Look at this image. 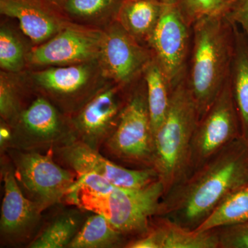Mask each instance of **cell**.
<instances>
[{
  "mask_svg": "<svg viewBox=\"0 0 248 248\" xmlns=\"http://www.w3.org/2000/svg\"><path fill=\"white\" fill-rule=\"evenodd\" d=\"M248 181V142L240 137L166 194L159 217L195 230Z\"/></svg>",
  "mask_w": 248,
  "mask_h": 248,
  "instance_id": "cell-1",
  "label": "cell"
},
{
  "mask_svg": "<svg viewBox=\"0 0 248 248\" xmlns=\"http://www.w3.org/2000/svg\"><path fill=\"white\" fill-rule=\"evenodd\" d=\"M192 25L193 49L187 83L201 118L229 79L234 40L225 16L202 17Z\"/></svg>",
  "mask_w": 248,
  "mask_h": 248,
  "instance_id": "cell-2",
  "label": "cell"
},
{
  "mask_svg": "<svg viewBox=\"0 0 248 248\" xmlns=\"http://www.w3.org/2000/svg\"><path fill=\"white\" fill-rule=\"evenodd\" d=\"M200 118L183 77L171 89L169 110L154 135L152 168L164 184L165 195L187 177L191 143Z\"/></svg>",
  "mask_w": 248,
  "mask_h": 248,
  "instance_id": "cell-3",
  "label": "cell"
},
{
  "mask_svg": "<svg viewBox=\"0 0 248 248\" xmlns=\"http://www.w3.org/2000/svg\"><path fill=\"white\" fill-rule=\"evenodd\" d=\"M164 196V184L156 179L137 188L116 187L108 194L73 187L66 197L68 203L105 217L121 234L143 235L161 214Z\"/></svg>",
  "mask_w": 248,
  "mask_h": 248,
  "instance_id": "cell-4",
  "label": "cell"
},
{
  "mask_svg": "<svg viewBox=\"0 0 248 248\" xmlns=\"http://www.w3.org/2000/svg\"><path fill=\"white\" fill-rule=\"evenodd\" d=\"M240 137L239 115L229 78L196 127L191 143L187 177Z\"/></svg>",
  "mask_w": 248,
  "mask_h": 248,
  "instance_id": "cell-5",
  "label": "cell"
},
{
  "mask_svg": "<svg viewBox=\"0 0 248 248\" xmlns=\"http://www.w3.org/2000/svg\"><path fill=\"white\" fill-rule=\"evenodd\" d=\"M12 158L19 187L43 210L61 200L76 184L73 173L58 166L50 155L19 151Z\"/></svg>",
  "mask_w": 248,
  "mask_h": 248,
  "instance_id": "cell-6",
  "label": "cell"
},
{
  "mask_svg": "<svg viewBox=\"0 0 248 248\" xmlns=\"http://www.w3.org/2000/svg\"><path fill=\"white\" fill-rule=\"evenodd\" d=\"M108 148L120 159L153 165L154 134L146 91L134 93L121 111L118 122L109 136Z\"/></svg>",
  "mask_w": 248,
  "mask_h": 248,
  "instance_id": "cell-7",
  "label": "cell"
},
{
  "mask_svg": "<svg viewBox=\"0 0 248 248\" xmlns=\"http://www.w3.org/2000/svg\"><path fill=\"white\" fill-rule=\"evenodd\" d=\"M160 1L159 21L148 42L172 88L184 77L190 25L182 14L177 0Z\"/></svg>",
  "mask_w": 248,
  "mask_h": 248,
  "instance_id": "cell-8",
  "label": "cell"
},
{
  "mask_svg": "<svg viewBox=\"0 0 248 248\" xmlns=\"http://www.w3.org/2000/svg\"><path fill=\"white\" fill-rule=\"evenodd\" d=\"M104 32L78 26H67L27 54L35 66H68L99 59Z\"/></svg>",
  "mask_w": 248,
  "mask_h": 248,
  "instance_id": "cell-9",
  "label": "cell"
},
{
  "mask_svg": "<svg viewBox=\"0 0 248 248\" xmlns=\"http://www.w3.org/2000/svg\"><path fill=\"white\" fill-rule=\"evenodd\" d=\"M152 59L148 50L118 22L104 32L99 60L104 73L119 84L133 81Z\"/></svg>",
  "mask_w": 248,
  "mask_h": 248,
  "instance_id": "cell-10",
  "label": "cell"
},
{
  "mask_svg": "<svg viewBox=\"0 0 248 248\" xmlns=\"http://www.w3.org/2000/svg\"><path fill=\"white\" fill-rule=\"evenodd\" d=\"M60 156L79 175L93 172L105 178L117 187L137 188L159 179L153 168L127 169L102 156L97 150L82 141L65 145L60 149Z\"/></svg>",
  "mask_w": 248,
  "mask_h": 248,
  "instance_id": "cell-11",
  "label": "cell"
},
{
  "mask_svg": "<svg viewBox=\"0 0 248 248\" xmlns=\"http://www.w3.org/2000/svg\"><path fill=\"white\" fill-rule=\"evenodd\" d=\"M14 125V140L24 149L48 146L64 137L61 117L44 97L37 98L22 110Z\"/></svg>",
  "mask_w": 248,
  "mask_h": 248,
  "instance_id": "cell-12",
  "label": "cell"
},
{
  "mask_svg": "<svg viewBox=\"0 0 248 248\" xmlns=\"http://www.w3.org/2000/svg\"><path fill=\"white\" fill-rule=\"evenodd\" d=\"M43 209L24 195L15 173L4 172V198L1 205V233L12 241L25 239L40 218Z\"/></svg>",
  "mask_w": 248,
  "mask_h": 248,
  "instance_id": "cell-13",
  "label": "cell"
},
{
  "mask_svg": "<svg viewBox=\"0 0 248 248\" xmlns=\"http://www.w3.org/2000/svg\"><path fill=\"white\" fill-rule=\"evenodd\" d=\"M122 110L116 88H108L96 94L75 120L81 141L97 150L99 143L113 132Z\"/></svg>",
  "mask_w": 248,
  "mask_h": 248,
  "instance_id": "cell-14",
  "label": "cell"
},
{
  "mask_svg": "<svg viewBox=\"0 0 248 248\" xmlns=\"http://www.w3.org/2000/svg\"><path fill=\"white\" fill-rule=\"evenodd\" d=\"M0 11L17 19L24 35L36 45L45 43L64 27L37 0H0Z\"/></svg>",
  "mask_w": 248,
  "mask_h": 248,
  "instance_id": "cell-15",
  "label": "cell"
},
{
  "mask_svg": "<svg viewBox=\"0 0 248 248\" xmlns=\"http://www.w3.org/2000/svg\"><path fill=\"white\" fill-rule=\"evenodd\" d=\"M88 63L53 67L34 73L35 84L55 97H69L86 89L92 78V66Z\"/></svg>",
  "mask_w": 248,
  "mask_h": 248,
  "instance_id": "cell-16",
  "label": "cell"
},
{
  "mask_svg": "<svg viewBox=\"0 0 248 248\" xmlns=\"http://www.w3.org/2000/svg\"><path fill=\"white\" fill-rule=\"evenodd\" d=\"M234 32L230 73L232 92L239 115L241 137L248 142V42Z\"/></svg>",
  "mask_w": 248,
  "mask_h": 248,
  "instance_id": "cell-17",
  "label": "cell"
},
{
  "mask_svg": "<svg viewBox=\"0 0 248 248\" xmlns=\"http://www.w3.org/2000/svg\"><path fill=\"white\" fill-rule=\"evenodd\" d=\"M161 9L160 0H123L117 11V22L138 42H148L157 25Z\"/></svg>",
  "mask_w": 248,
  "mask_h": 248,
  "instance_id": "cell-18",
  "label": "cell"
},
{
  "mask_svg": "<svg viewBox=\"0 0 248 248\" xmlns=\"http://www.w3.org/2000/svg\"><path fill=\"white\" fill-rule=\"evenodd\" d=\"M154 227L161 248H219L215 231L199 232L178 224L166 217H156Z\"/></svg>",
  "mask_w": 248,
  "mask_h": 248,
  "instance_id": "cell-19",
  "label": "cell"
},
{
  "mask_svg": "<svg viewBox=\"0 0 248 248\" xmlns=\"http://www.w3.org/2000/svg\"><path fill=\"white\" fill-rule=\"evenodd\" d=\"M146 84L147 102L153 134L164 122L170 102L171 86L162 67L155 57L143 71Z\"/></svg>",
  "mask_w": 248,
  "mask_h": 248,
  "instance_id": "cell-20",
  "label": "cell"
},
{
  "mask_svg": "<svg viewBox=\"0 0 248 248\" xmlns=\"http://www.w3.org/2000/svg\"><path fill=\"white\" fill-rule=\"evenodd\" d=\"M248 221V181L227 196L195 231H213Z\"/></svg>",
  "mask_w": 248,
  "mask_h": 248,
  "instance_id": "cell-21",
  "label": "cell"
},
{
  "mask_svg": "<svg viewBox=\"0 0 248 248\" xmlns=\"http://www.w3.org/2000/svg\"><path fill=\"white\" fill-rule=\"evenodd\" d=\"M122 234L107 218L94 213L86 220L68 247L97 248L112 246L120 241Z\"/></svg>",
  "mask_w": 248,
  "mask_h": 248,
  "instance_id": "cell-22",
  "label": "cell"
},
{
  "mask_svg": "<svg viewBox=\"0 0 248 248\" xmlns=\"http://www.w3.org/2000/svg\"><path fill=\"white\" fill-rule=\"evenodd\" d=\"M79 222L73 215L55 218L29 245L31 248H60L69 246L78 233Z\"/></svg>",
  "mask_w": 248,
  "mask_h": 248,
  "instance_id": "cell-23",
  "label": "cell"
},
{
  "mask_svg": "<svg viewBox=\"0 0 248 248\" xmlns=\"http://www.w3.org/2000/svg\"><path fill=\"white\" fill-rule=\"evenodd\" d=\"M234 0H177L182 14L189 25L201 18L225 16Z\"/></svg>",
  "mask_w": 248,
  "mask_h": 248,
  "instance_id": "cell-24",
  "label": "cell"
},
{
  "mask_svg": "<svg viewBox=\"0 0 248 248\" xmlns=\"http://www.w3.org/2000/svg\"><path fill=\"white\" fill-rule=\"evenodd\" d=\"M24 47L17 36L7 28L0 31V66L9 72L22 70L25 62Z\"/></svg>",
  "mask_w": 248,
  "mask_h": 248,
  "instance_id": "cell-25",
  "label": "cell"
},
{
  "mask_svg": "<svg viewBox=\"0 0 248 248\" xmlns=\"http://www.w3.org/2000/svg\"><path fill=\"white\" fill-rule=\"evenodd\" d=\"M123 0H66L65 9L70 14L84 19H94L119 9Z\"/></svg>",
  "mask_w": 248,
  "mask_h": 248,
  "instance_id": "cell-26",
  "label": "cell"
},
{
  "mask_svg": "<svg viewBox=\"0 0 248 248\" xmlns=\"http://www.w3.org/2000/svg\"><path fill=\"white\" fill-rule=\"evenodd\" d=\"M21 112L17 88L9 77L1 73L0 79V113L1 118L14 124Z\"/></svg>",
  "mask_w": 248,
  "mask_h": 248,
  "instance_id": "cell-27",
  "label": "cell"
},
{
  "mask_svg": "<svg viewBox=\"0 0 248 248\" xmlns=\"http://www.w3.org/2000/svg\"><path fill=\"white\" fill-rule=\"evenodd\" d=\"M219 248H248V221L214 230Z\"/></svg>",
  "mask_w": 248,
  "mask_h": 248,
  "instance_id": "cell-28",
  "label": "cell"
},
{
  "mask_svg": "<svg viewBox=\"0 0 248 248\" xmlns=\"http://www.w3.org/2000/svg\"><path fill=\"white\" fill-rule=\"evenodd\" d=\"M115 186L105 178L95 174L87 172L79 174L73 187H81L96 194H108L115 190ZM72 187V188H73Z\"/></svg>",
  "mask_w": 248,
  "mask_h": 248,
  "instance_id": "cell-29",
  "label": "cell"
},
{
  "mask_svg": "<svg viewBox=\"0 0 248 248\" xmlns=\"http://www.w3.org/2000/svg\"><path fill=\"white\" fill-rule=\"evenodd\" d=\"M225 17L231 24L241 28L248 42V0H234Z\"/></svg>",
  "mask_w": 248,
  "mask_h": 248,
  "instance_id": "cell-30",
  "label": "cell"
},
{
  "mask_svg": "<svg viewBox=\"0 0 248 248\" xmlns=\"http://www.w3.org/2000/svg\"><path fill=\"white\" fill-rule=\"evenodd\" d=\"M53 1H63V0H53Z\"/></svg>",
  "mask_w": 248,
  "mask_h": 248,
  "instance_id": "cell-31",
  "label": "cell"
}]
</instances>
